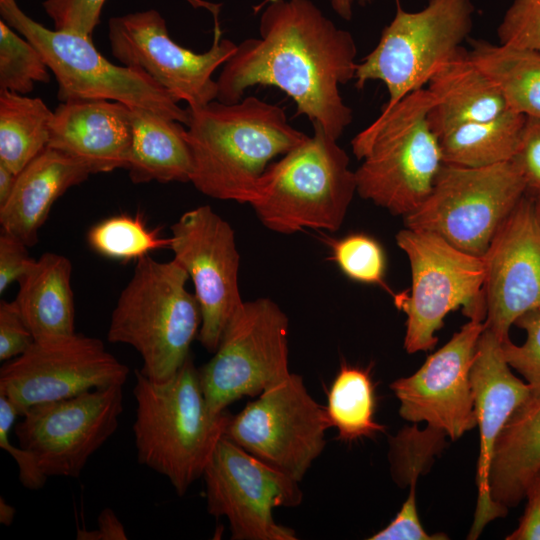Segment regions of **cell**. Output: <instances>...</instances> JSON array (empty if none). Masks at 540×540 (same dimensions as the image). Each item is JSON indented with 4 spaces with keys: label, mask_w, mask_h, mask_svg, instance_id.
I'll list each match as a JSON object with an SVG mask.
<instances>
[{
    "label": "cell",
    "mask_w": 540,
    "mask_h": 540,
    "mask_svg": "<svg viewBox=\"0 0 540 540\" xmlns=\"http://www.w3.org/2000/svg\"><path fill=\"white\" fill-rule=\"evenodd\" d=\"M264 5L259 37L237 44L216 80V100L235 103L249 87L274 86L293 99L297 116H306L338 140L353 119L340 92L356 72L352 34L337 27L311 0Z\"/></svg>",
    "instance_id": "6da1fadb"
},
{
    "label": "cell",
    "mask_w": 540,
    "mask_h": 540,
    "mask_svg": "<svg viewBox=\"0 0 540 540\" xmlns=\"http://www.w3.org/2000/svg\"><path fill=\"white\" fill-rule=\"evenodd\" d=\"M188 109L190 182L214 199L250 204L269 162L308 138L290 125L282 107L255 96Z\"/></svg>",
    "instance_id": "7a4b0ae2"
},
{
    "label": "cell",
    "mask_w": 540,
    "mask_h": 540,
    "mask_svg": "<svg viewBox=\"0 0 540 540\" xmlns=\"http://www.w3.org/2000/svg\"><path fill=\"white\" fill-rule=\"evenodd\" d=\"M134 373L137 460L165 476L183 496L202 477L231 415L210 411L191 356L164 383L150 381L139 369Z\"/></svg>",
    "instance_id": "3957f363"
},
{
    "label": "cell",
    "mask_w": 540,
    "mask_h": 540,
    "mask_svg": "<svg viewBox=\"0 0 540 540\" xmlns=\"http://www.w3.org/2000/svg\"><path fill=\"white\" fill-rule=\"evenodd\" d=\"M433 104L427 88L413 91L352 139L361 198L403 218L425 201L444 165L428 120Z\"/></svg>",
    "instance_id": "277c9868"
},
{
    "label": "cell",
    "mask_w": 540,
    "mask_h": 540,
    "mask_svg": "<svg viewBox=\"0 0 540 540\" xmlns=\"http://www.w3.org/2000/svg\"><path fill=\"white\" fill-rule=\"evenodd\" d=\"M188 278L176 260L144 256L111 315L107 340L133 347L143 361L140 372L154 383L167 382L181 369L200 332L201 308L186 289Z\"/></svg>",
    "instance_id": "5b68a950"
},
{
    "label": "cell",
    "mask_w": 540,
    "mask_h": 540,
    "mask_svg": "<svg viewBox=\"0 0 540 540\" xmlns=\"http://www.w3.org/2000/svg\"><path fill=\"white\" fill-rule=\"evenodd\" d=\"M313 135L271 163L249 204L260 222L280 234L337 231L356 189L355 171L337 140L319 125Z\"/></svg>",
    "instance_id": "8992f818"
},
{
    "label": "cell",
    "mask_w": 540,
    "mask_h": 540,
    "mask_svg": "<svg viewBox=\"0 0 540 540\" xmlns=\"http://www.w3.org/2000/svg\"><path fill=\"white\" fill-rule=\"evenodd\" d=\"M2 20L30 41L42 54L58 84V99L110 100L140 108L188 125L189 109L147 73L118 66L94 46L92 37L48 29L27 16L15 0H0Z\"/></svg>",
    "instance_id": "52a82bcc"
},
{
    "label": "cell",
    "mask_w": 540,
    "mask_h": 540,
    "mask_svg": "<svg viewBox=\"0 0 540 540\" xmlns=\"http://www.w3.org/2000/svg\"><path fill=\"white\" fill-rule=\"evenodd\" d=\"M471 0H428L415 12L405 11L396 0V13L384 27L375 48L357 63L355 86L383 82L388 100L385 111L409 93L428 83L435 70L465 50L463 42L473 28Z\"/></svg>",
    "instance_id": "ba28073f"
},
{
    "label": "cell",
    "mask_w": 540,
    "mask_h": 540,
    "mask_svg": "<svg viewBox=\"0 0 540 540\" xmlns=\"http://www.w3.org/2000/svg\"><path fill=\"white\" fill-rule=\"evenodd\" d=\"M395 239L411 269L410 290L393 295L407 317V353L433 349L444 318L460 307L469 319L485 321L483 257L464 252L431 232L405 227Z\"/></svg>",
    "instance_id": "9c48e42d"
},
{
    "label": "cell",
    "mask_w": 540,
    "mask_h": 540,
    "mask_svg": "<svg viewBox=\"0 0 540 540\" xmlns=\"http://www.w3.org/2000/svg\"><path fill=\"white\" fill-rule=\"evenodd\" d=\"M528 192L516 163L442 166L425 201L403 218L406 228L434 233L483 257L495 234Z\"/></svg>",
    "instance_id": "30bf717a"
},
{
    "label": "cell",
    "mask_w": 540,
    "mask_h": 540,
    "mask_svg": "<svg viewBox=\"0 0 540 540\" xmlns=\"http://www.w3.org/2000/svg\"><path fill=\"white\" fill-rule=\"evenodd\" d=\"M289 320L270 298L243 302L213 357L199 368L210 411L219 414L245 396H258L287 379Z\"/></svg>",
    "instance_id": "8fae6325"
},
{
    "label": "cell",
    "mask_w": 540,
    "mask_h": 540,
    "mask_svg": "<svg viewBox=\"0 0 540 540\" xmlns=\"http://www.w3.org/2000/svg\"><path fill=\"white\" fill-rule=\"evenodd\" d=\"M330 423L325 407L291 373L231 415L224 435L264 463L300 482L322 453Z\"/></svg>",
    "instance_id": "7c38bea8"
},
{
    "label": "cell",
    "mask_w": 540,
    "mask_h": 540,
    "mask_svg": "<svg viewBox=\"0 0 540 540\" xmlns=\"http://www.w3.org/2000/svg\"><path fill=\"white\" fill-rule=\"evenodd\" d=\"M207 511L225 517L234 540H296L277 523L273 510L295 507L303 494L298 481L264 463L225 435L202 474Z\"/></svg>",
    "instance_id": "4fadbf2b"
},
{
    "label": "cell",
    "mask_w": 540,
    "mask_h": 540,
    "mask_svg": "<svg viewBox=\"0 0 540 540\" xmlns=\"http://www.w3.org/2000/svg\"><path fill=\"white\" fill-rule=\"evenodd\" d=\"M108 40L112 55L124 66L144 71L190 108L216 100L218 87L212 75L237 47L222 38L215 15L210 49L203 53L187 49L170 37L165 19L155 9L111 17Z\"/></svg>",
    "instance_id": "5bb4252c"
},
{
    "label": "cell",
    "mask_w": 540,
    "mask_h": 540,
    "mask_svg": "<svg viewBox=\"0 0 540 540\" xmlns=\"http://www.w3.org/2000/svg\"><path fill=\"white\" fill-rule=\"evenodd\" d=\"M121 385L33 405L14 425L18 445L49 478H77L88 459L116 432L123 412Z\"/></svg>",
    "instance_id": "9a60e30c"
},
{
    "label": "cell",
    "mask_w": 540,
    "mask_h": 540,
    "mask_svg": "<svg viewBox=\"0 0 540 540\" xmlns=\"http://www.w3.org/2000/svg\"><path fill=\"white\" fill-rule=\"evenodd\" d=\"M129 368L103 342L83 334L35 340L0 369V395L20 416L29 407L113 385L123 386Z\"/></svg>",
    "instance_id": "2e32d148"
},
{
    "label": "cell",
    "mask_w": 540,
    "mask_h": 540,
    "mask_svg": "<svg viewBox=\"0 0 540 540\" xmlns=\"http://www.w3.org/2000/svg\"><path fill=\"white\" fill-rule=\"evenodd\" d=\"M171 233L173 259L188 273L201 308L198 340L214 353L244 302L234 230L209 205H202L183 213L171 226Z\"/></svg>",
    "instance_id": "e0dca14e"
},
{
    "label": "cell",
    "mask_w": 540,
    "mask_h": 540,
    "mask_svg": "<svg viewBox=\"0 0 540 540\" xmlns=\"http://www.w3.org/2000/svg\"><path fill=\"white\" fill-rule=\"evenodd\" d=\"M485 322L470 319L412 375L390 384L400 416L457 440L477 425L470 372Z\"/></svg>",
    "instance_id": "ac0fdd59"
},
{
    "label": "cell",
    "mask_w": 540,
    "mask_h": 540,
    "mask_svg": "<svg viewBox=\"0 0 540 540\" xmlns=\"http://www.w3.org/2000/svg\"><path fill=\"white\" fill-rule=\"evenodd\" d=\"M485 327L502 343L525 313L540 309V223L529 192L483 256Z\"/></svg>",
    "instance_id": "d6986e66"
},
{
    "label": "cell",
    "mask_w": 540,
    "mask_h": 540,
    "mask_svg": "<svg viewBox=\"0 0 540 540\" xmlns=\"http://www.w3.org/2000/svg\"><path fill=\"white\" fill-rule=\"evenodd\" d=\"M474 411L479 426L477 465L478 499L468 539H477L492 520L507 509L496 504L490 494V468L495 443L512 414L530 397L529 385L511 372L503 357L501 342L485 327L478 341L470 372Z\"/></svg>",
    "instance_id": "ffe728a7"
},
{
    "label": "cell",
    "mask_w": 540,
    "mask_h": 540,
    "mask_svg": "<svg viewBox=\"0 0 540 540\" xmlns=\"http://www.w3.org/2000/svg\"><path fill=\"white\" fill-rule=\"evenodd\" d=\"M133 137L131 108L110 100H70L55 109L48 147L96 173L127 168Z\"/></svg>",
    "instance_id": "44dd1931"
},
{
    "label": "cell",
    "mask_w": 540,
    "mask_h": 540,
    "mask_svg": "<svg viewBox=\"0 0 540 540\" xmlns=\"http://www.w3.org/2000/svg\"><path fill=\"white\" fill-rule=\"evenodd\" d=\"M91 174L95 172L87 163L45 148L18 173L12 194L0 206L2 230L34 246L55 201Z\"/></svg>",
    "instance_id": "7402d4cb"
},
{
    "label": "cell",
    "mask_w": 540,
    "mask_h": 540,
    "mask_svg": "<svg viewBox=\"0 0 540 540\" xmlns=\"http://www.w3.org/2000/svg\"><path fill=\"white\" fill-rule=\"evenodd\" d=\"M427 89L434 97L428 120L437 137L462 124L489 120L510 109L497 84L466 51L441 64Z\"/></svg>",
    "instance_id": "603a6c76"
},
{
    "label": "cell",
    "mask_w": 540,
    "mask_h": 540,
    "mask_svg": "<svg viewBox=\"0 0 540 540\" xmlns=\"http://www.w3.org/2000/svg\"><path fill=\"white\" fill-rule=\"evenodd\" d=\"M70 260L47 252L18 281L15 302L35 340L75 333Z\"/></svg>",
    "instance_id": "cb8c5ba5"
},
{
    "label": "cell",
    "mask_w": 540,
    "mask_h": 540,
    "mask_svg": "<svg viewBox=\"0 0 540 540\" xmlns=\"http://www.w3.org/2000/svg\"><path fill=\"white\" fill-rule=\"evenodd\" d=\"M130 108L133 137L126 169L131 181L190 182L193 160L184 124Z\"/></svg>",
    "instance_id": "d4e9b609"
},
{
    "label": "cell",
    "mask_w": 540,
    "mask_h": 540,
    "mask_svg": "<svg viewBox=\"0 0 540 540\" xmlns=\"http://www.w3.org/2000/svg\"><path fill=\"white\" fill-rule=\"evenodd\" d=\"M540 471V402L520 406L494 446L489 484L493 501L508 510L526 496Z\"/></svg>",
    "instance_id": "484cf974"
},
{
    "label": "cell",
    "mask_w": 540,
    "mask_h": 540,
    "mask_svg": "<svg viewBox=\"0 0 540 540\" xmlns=\"http://www.w3.org/2000/svg\"><path fill=\"white\" fill-rule=\"evenodd\" d=\"M527 116L508 109L485 121L457 126L440 136L444 163L485 167L512 161L518 153Z\"/></svg>",
    "instance_id": "4316f807"
},
{
    "label": "cell",
    "mask_w": 540,
    "mask_h": 540,
    "mask_svg": "<svg viewBox=\"0 0 540 540\" xmlns=\"http://www.w3.org/2000/svg\"><path fill=\"white\" fill-rule=\"evenodd\" d=\"M468 54L497 84L511 110L540 119V51L473 40Z\"/></svg>",
    "instance_id": "83f0119b"
},
{
    "label": "cell",
    "mask_w": 540,
    "mask_h": 540,
    "mask_svg": "<svg viewBox=\"0 0 540 540\" xmlns=\"http://www.w3.org/2000/svg\"><path fill=\"white\" fill-rule=\"evenodd\" d=\"M53 114L40 98L0 90V163L18 174L47 148Z\"/></svg>",
    "instance_id": "f1b7e54d"
},
{
    "label": "cell",
    "mask_w": 540,
    "mask_h": 540,
    "mask_svg": "<svg viewBox=\"0 0 540 540\" xmlns=\"http://www.w3.org/2000/svg\"><path fill=\"white\" fill-rule=\"evenodd\" d=\"M375 385L370 367L352 366L343 362L327 392L325 411L330 426L341 441L352 442L385 432L375 421Z\"/></svg>",
    "instance_id": "f546056e"
},
{
    "label": "cell",
    "mask_w": 540,
    "mask_h": 540,
    "mask_svg": "<svg viewBox=\"0 0 540 540\" xmlns=\"http://www.w3.org/2000/svg\"><path fill=\"white\" fill-rule=\"evenodd\" d=\"M445 436L442 431L432 427L427 426L420 431L417 425H413L404 428L390 439L389 458L392 473L396 480L409 484L408 497L394 518L397 527L403 531L414 532L422 526L416 507L417 478L442 448Z\"/></svg>",
    "instance_id": "4dcf8cb0"
},
{
    "label": "cell",
    "mask_w": 540,
    "mask_h": 540,
    "mask_svg": "<svg viewBox=\"0 0 540 540\" xmlns=\"http://www.w3.org/2000/svg\"><path fill=\"white\" fill-rule=\"evenodd\" d=\"M87 242L99 255L127 262L169 248L171 238L162 237L159 229L147 227L142 215L120 214L93 225L87 233Z\"/></svg>",
    "instance_id": "1f68e13d"
},
{
    "label": "cell",
    "mask_w": 540,
    "mask_h": 540,
    "mask_svg": "<svg viewBox=\"0 0 540 540\" xmlns=\"http://www.w3.org/2000/svg\"><path fill=\"white\" fill-rule=\"evenodd\" d=\"M40 51L0 21V90L26 95L35 83H47L50 74Z\"/></svg>",
    "instance_id": "d6a6232c"
},
{
    "label": "cell",
    "mask_w": 540,
    "mask_h": 540,
    "mask_svg": "<svg viewBox=\"0 0 540 540\" xmlns=\"http://www.w3.org/2000/svg\"><path fill=\"white\" fill-rule=\"evenodd\" d=\"M331 260L349 279L378 285L394 295L385 283L386 255L382 245L365 233H352L338 239L326 237Z\"/></svg>",
    "instance_id": "836d02e7"
},
{
    "label": "cell",
    "mask_w": 540,
    "mask_h": 540,
    "mask_svg": "<svg viewBox=\"0 0 540 540\" xmlns=\"http://www.w3.org/2000/svg\"><path fill=\"white\" fill-rule=\"evenodd\" d=\"M514 325L524 330L525 341L521 345L514 344L510 339L502 342V354L509 366L521 374L530 387V397L523 405L539 403L540 309L525 313Z\"/></svg>",
    "instance_id": "e575fe53"
},
{
    "label": "cell",
    "mask_w": 540,
    "mask_h": 540,
    "mask_svg": "<svg viewBox=\"0 0 540 540\" xmlns=\"http://www.w3.org/2000/svg\"><path fill=\"white\" fill-rule=\"evenodd\" d=\"M497 35L499 43L540 51V0H513Z\"/></svg>",
    "instance_id": "d590c367"
},
{
    "label": "cell",
    "mask_w": 540,
    "mask_h": 540,
    "mask_svg": "<svg viewBox=\"0 0 540 540\" xmlns=\"http://www.w3.org/2000/svg\"><path fill=\"white\" fill-rule=\"evenodd\" d=\"M106 0H44L43 9L54 29L92 37Z\"/></svg>",
    "instance_id": "8d00e7d4"
},
{
    "label": "cell",
    "mask_w": 540,
    "mask_h": 540,
    "mask_svg": "<svg viewBox=\"0 0 540 540\" xmlns=\"http://www.w3.org/2000/svg\"><path fill=\"white\" fill-rule=\"evenodd\" d=\"M19 411L13 403L0 395V447L7 451L18 466L20 483L29 490L43 488L48 477L39 468L34 456L21 446H15L10 441V432Z\"/></svg>",
    "instance_id": "74e56055"
},
{
    "label": "cell",
    "mask_w": 540,
    "mask_h": 540,
    "mask_svg": "<svg viewBox=\"0 0 540 540\" xmlns=\"http://www.w3.org/2000/svg\"><path fill=\"white\" fill-rule=\"evenodd\" d=\"M35 339L14 301L0 302V360L8 361L23 354Z\"/></svg>",
    "instance_id": "f35d334b"
},
{
    "label": "cell",
    "mask_w": 540,
    "mask_h": 540,
    "mask_svg": "<svg viewBox=\"0 0 540 540\" xmlns=\"http://www.w3.org/2000/svg\"><path fill=\"white\" fill-rule=\"evenodd\" d=\"M35 259L28 246L18 237L4 230L0 235V293L3 294L13 283L18 282L31 268Z\"/></svg>",
    "instance_id": "ab89813d"
},
{
    "label": "cell",
    "mask_w": 540,
    "mask_h": 540,
    "mask_svg": "<svg viewBox=\"0 0 540 540\" xmlns=\"http://www.w3.org/2000/svg\"><path fill=\"white\" fill-rule=\"evenodd\" d=\"M513 161L521 171L528 190L540 189V119L527 117L522 141Z\"/></svg>",
    "instance_id": "60d3db41"
},
{
    "label": "cell",
    "mask_w": 540,
    "mask_h": 540,
    "mask_svg": "<svg viewBox=\"0 0 540 540\" xmlns=\"http://www.w3.org/2000/svg\"><path fill=\"white\" fill-rule=\"evenodd\" d=\"M525 498L524 514L507 540H540V487L534 481L530 483Z\"/></svg>",
    "instance_id": "b9f144b4"
},
{
    "label": "cell",
    "mask_w": 540,
    "mask_h": 540,
    "mask_svg": "<svg viewBox=\"0 0 540 540\" xmlns=\"http://www.w3.org/2000/svg\"><path fill=\"white\" fill-rule=\"evenodd\" d=\"M97 529H77L78 540H126L127 534L121 521L110 508L103 509L97 519Z\"/></svg>",
    "instance_id": "7bdbcfd3"
},
{
    "label": "cell",
    "mask_w": 540,
    "mask_h": 540,
    "mask_svg": "<svg viewBox=\"0 0 540 540\" xmlns=\"http://www.w3.org/2000/svg\"><path fill=\"white\" fill-rule=\"evenodd\" d=\"M274 1V0H265L262 4L257 6L256 8L261 7L267 2ZM374 0H329V3L334 10V12L344 19L345 21H350L353 17V6L354 3L357 2L360 6H366L368 4H371Z\"/></svg>",
    "instance_id": "ee69618b"
},
{
    "label": "cell",
    "mask_w": 540,
    "mask_h": 540,
    "mask_svg": "<svg viewBox=\"0 0 540 540\" xmlns=\"http://www.w3.org/2000/svg\"><path fill=\"white\" fill-rule=\"evenodd\" d=\"M17 175L9 167L0 163V206L5 204L12 194Z\"/></svg>",
    "instance_id": "f6af8a7d"
},
{
    "label": "cell",
    "mask_w": 540,
    "mask_h": 540,
    "mask_svg": "<svg viewBox=\"0 0 540 540\" xmlns=\"http://www.w3.org/2000/svg\"><path fill=\"white\" fill-rule=\"evenodd\" d=\"M15 508L8 504L3 497H0V523L10 526L14 520Z\"/></svg>",
    "instance_id": "bcb514c9"
},
{
    "label": "cell",
    "mask_w": 540,
    "mask_h": 540,
    "mask_svg": "<svg viewBox=\"0 0 540 540\" xmlns=\"http://www.w3.org/2000/svg\"><path fill=\"white\" fill-rule=\"evenodd\" d=\"M528 192L531 194L535 214H536V216L538 218V221L540 223V189L532 190V191L528 190Z\"/></svg>",
    "instance_id": "7dc6e473"
},
{
    "label": "cell",
    "mask_w": 540,
    "mask_h": 540,
    "mask_svg": "<svg viewBox=\"0 0 540 540\" xmlns=\"http://www.w3.org/2000/svg\"><path fill=\"white\" fill-rule=\"evenodd\" d=\"M533 481L535 483L538 484V486L540 487V471L538 472V474L535 476V478L533 479Z\"/></svg>",
    "instance_id": "c3c4849f"
}]
</instances>
